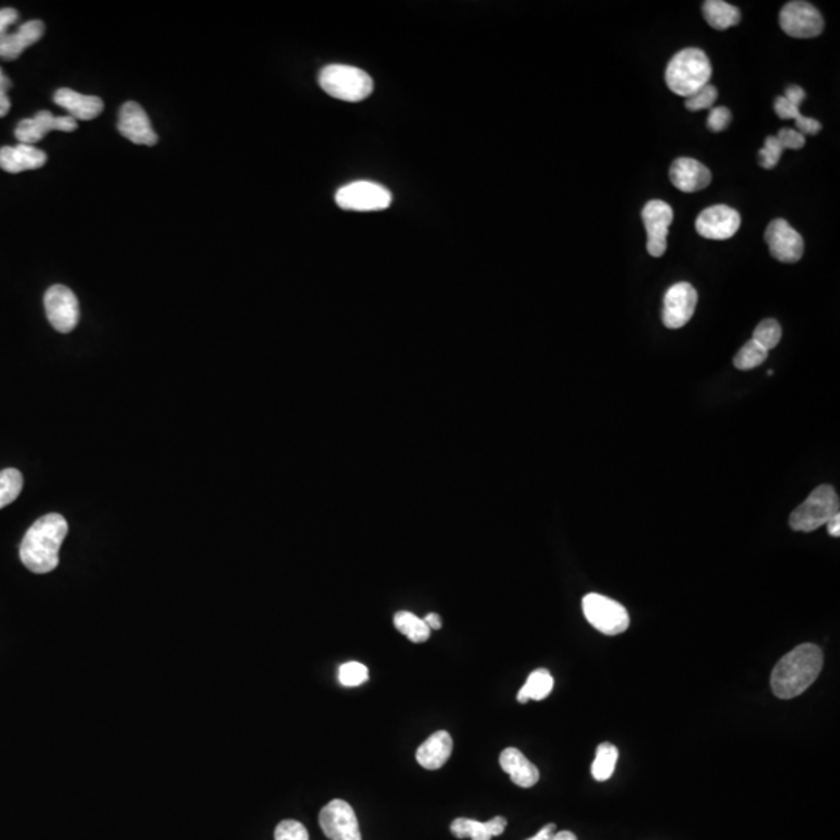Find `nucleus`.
<instances>
[{"mask_svg":"<svg viewBox=\"0 0 840 840\" xmlns=\"http://www.w3.org/2000/svg\"><path fill=\"white\" fill-rule=\"evenodd\" d=\"M66 518L60 514H47L38 518L21 543L22 564L36 574H46L60 564V548L66 539Z\"/></svg>","mask_w":840,"mask_h":840,"instance_id":"obj_1","label":"nucleus"},{"mask_svg":"<svg viewBox=\"0 0 840 840\" xmlns=\"http://www.w3.org/2000/svg\"><path fill=\"white\" fill-rule=\"evenodd\" d=\"M822 668V649L816 644H800L775 665L770 676L772 691L778 699H794L816 682Z\"/></svg>","mask_w":840,"mask_h":840,"instance_id":"obj_2","label":"nucleus"},{"mask_svg":"<svg viewBox=\"0 0 840 840\" xmlns=\"http://www.w3.org/2000/svg\"><path fill=\"white\" fill-rule=\"evenodd\" d=\"M711 74L713 69L707 53L690 47L672 56L666 66L665 80L672 94L688 98L710 84Z\"/></svg>","mask_w":840,"mask_h":840,"instance_id":"obj_3","label":"nucleus"},{"mask_svg":"<svg viewBox=\"0 0 840 840\" xmlns=\"http://www.w3.org/2000/svg\"><path fill=\"white\" fill-rule=\"evenodd\" d=\"M319 86L330 97L357 103L374 91V81L364 70L346 64H330L319 72Z\"/></svg>","mask_w":840,"mask_h":840,"instance_id":"obj_4","label":"nucleus"},{"mask_svg":"<svg viewBox=\"0 0 840 840\" xmlns=\"http://www.w3.org/2000/svg\"><path fill=\"white\" fill-rule=\"evenodd\" d=\"M839 511L840 504L836 489L823 484L812 490L809 497L792 512L789 525L794 531H816L830 522L831 518L836 517Z\"/></svg>","mask_w":840,"mask_h":840,"instance_id":"obj_5","label":"nucleus"},{"mask_svg":"<svg viewBox=\"0 0 840 840\" xmlns=\"http://www.w3.org/2000/svg\"><path fill=\"white\" fill-rule=\"evenodd\" d=\"M582 612L588 623L604 635H620L629 629L626 607L598 593H588L582 599Z\"/></svg>","mask_w":840,"mask_h":840,"instance_id":"obj_6","label":"nucleus"},{"mask_svg":"<svg viewBox=\"0 0 840 840\" xmlns=\"http://www.w3.org/2000/svg\"><path fill=\"white\" fill-rule=\"evenodd\" d=\"M341 209L371 212L388 209L392 196L386 187L371 181H357L341 187L335 196Z\"/></svg>","mask_w":840,"mask_h":840,"instance_id":"obj_7","label":"nucleus"},{"mask_svg":"<svg viewBox=\"0 0 840 840\" xmlns=\"http://www.w3.org/2000/svg\"><path fill=\"white\" fill-rule=\"evenodd\" d=\"M780 27L792 38L809 39L822 35L825 22L814 5L794 0L781 8Z\"/></svg>","mask_w":840,"mask_h":840,"instance_id":"obj_8","label":"nucleus"},{"mask_svg":"<svg viewBox=\"0 0 840 840\" xmlns=\"http://www.w3.org/2000/svg\"><path fill=\"white\" fill-rule=\"evenodd\" d=\"M47 318L53 329L60 333H69L80 321V304L77 296L64 285H53L44 296Z\"/></svg>","mask_w":840,"mask_h":840,"instance_id":"obj_9","label":"nucleus"},{"mask_svg":"<svg viewBox=\"0 0 840 840\" xmlns=\"http://www.w3.org/2000/svg\"><path fill=\"white\" fill-rule=\"evenodd\" d=\"M319 825L330 840H361L354 808L340 798L332 800L321 809Z\"/></svg>","mask_w":840,"mask_h":840,"instance_id":"obj_10","label":"nucleus"},{"mask_svg":"<svg viewBox=\"0 0 840 840\" xmlns=\"http://www.w3.org/2000/svg\"><path fill=\"white\" fill-rule=\"evenodd\" d=\"M648 243L646 249L652 257H662L668 248L669 226L674 221V210L665 201H649L641 212Z\"/></svg>","mask_w":840,"mask_h":840,"instance_id":"obj_11","label":"nucleus"},{"mask_svg":"<svg viewBox=\"0 0 840 840\" xmlns=\"http://www.w3.org/2000/svg\"><path fill=\"white\" fill-rule=\"evenodd\" d=\"M764 240L769 246L770 254L778 262L797 263L803 257L805 242L802 235L798 234L783 218L770 221Z\"/></svg>","mask_w":840,"mask_h":840,"instance_id":"obj_12","label":"nucleus"},{"mask_svg":"<svg viewBox=\"0 0 840 840\" xmlns=\"http://www.w3.org/2000/svg\"><path fill=\"white\" fill-rule=\"evenodd\" d=\"M697 301L699 296L693 285L688 282L672 285L663 299V324L668 329H682L693 318Z\"/></svg>","mask_w":840,"mask_h":840,"instance_id":"obj_13","label":"nucleus"},{"mask_svg":"<svg viewBox=\"0 0 840 840\" xmlns=\"http://www.w3.org/2000/svg\"><path fill=\"white\" fill-rule=\"evenodd\" d=\"M741 217L738 210L718 204L702 210L696 218L697 234L708 240H728L738 232Z\"/></svg>","mask_w":840,"mask_h":840,"instance_id":"obj_14","label":"nucleus"},{"mask_svg":"<svg viewBox=\"0 0 840 840\" xmlns=\"http://www.w3.org/2000/svg\"><path fill=\"white\" fill-rule=\"evenodd\" d=\"M77 120L70 116H53L50 111L36 112L32 119H24L19 122L16 128V139L24 145H33L42 137L47 136L50 131H63V133H72L77 130Z\"/></svg>","mask_w":840,"mask_h":840,"instance_id":"obj_15","label":"nucleus"},{"mask_svg":"<svg viewBox=\"0 0 840 840\" xmlns=\"http://www.w3.org/2000/svg\"><path fill=\"white\" fill-rule=\"evenodd\" d=\"M119 131L123 137L137 145L158 144V134L151 126L150 117L139 103L126 102L120 109Z\"/></svg>","mask_w":840,"mask_h":840,"instance_id":"obj_16","label":"nucleus"},{"mask_svg":"<svg viewBox=\"0 0 840 840\" xmlns=\"http://www.w3.org/2000/svg\"><path fill=\"white\" fill-rule=\"evenodd\" d=\"M672 186L680 192L694 193L707 189L711 182L710 168L691 158H679L669 168Z\"/></svg>","mask_w":840,"mask_h":840,"instance_id":"obj_17","label":"nucleus"},{"mask_svg":"<svg viewBox=\"0 0 840 840\" xmlns=\"http://www.w3.org/2000/svg\"><path fill=\"white\" fill-rule=\"evenodd\" d=\"M44 32H46L44 22L38 19L25 22L16 32L8 33L4 38H0V58L5 61L18 60L25 49L36 44L44 36Z\"/></svg>","mask_w":840,"mask_h":840,"instance_id":"obj_18","label":"nucleus"},{"mask_svg":"<svg viewBox=\"0 0 840 840\" xmlns=\"http://www.w3.org/2000/svg\"><path fill=\"white\" fill-rule=\"evenodd\" d=\"M53 102L69 112L75 120H92L103 111V100L95 95H83L72 89H58L53 95Z\"/></svg>","mask_w":840,"mask_h":840,"instance_id":"obj_19","label":"nucleus"},{"mask_svg":"<svg viewBox=\"0 0 840 840\" xmlns=\"http://www.w3.org/2000/svg\"><path fill=\"white\" fill-rule=\"evenodd\" d=\"M47 162V154L33 145L19 144L16 147L0 148V168L7 173H21L41 168Z\"/></svg>","mask_w":840,"mask_h":840,"instance_id":"obj_20","label":"nucleus"},{"mask_svg":"<svg viewBox=\"0 0 840 840\" xmlns=\"http://www.w3.org/2000/svg\"><path fill=\"white\" fill-rule=\"evenodd\" d=\"M500 766L520 788H532L539 781L540 774L537 766L515 747L504 749L500 755Z\"/></svg>","mask_w":840,"mask_h":840,"instance_id":"obj_21","label":"nucleus"},{"mask_svg":"<svg viewBox=\"0 0 840 840\" xmlns=\"http://www.w3.org/2000/svg\"><path fill=\"white\" fill-rule=\"evenodd\" d=\"M453 739L445 730L433 733L427 741L420 744L416 752V760L420 766L428 770H438L447 763L452 755Z\"/></svg>","mask_w":840,"mask_h":840,"instance_id":"obj_22","label":"nucleus"},{"mask_svg":"<svg viewBox=\"0 0 840 840\" xmlns=\"http://www.w3.org/2000/svg\"><path fill=\"white\" fill-rule=\"evenodd\" d=\"M508 826V820L504 817H494L489 822H478V820L459 817L450 825V831L458 839L470 840H492V837L501 836Z\"/></svg>","mask_w":840,"mask_h":840,"instance_id":"obj_23","label":"nucleus"},{"mask_svg":"<svg viewBox=\"0 0 840 840\" xmlns=\"http://www.w3.org/2000/svg\"><path fill=\"white\" fill-rule=\"evenodd\" d=\"M704 18L714 30H727L741 22V11L722 0H707L704 2Z\"/></svg>","mask_w":840,"mask_h":840,"instance_id":"obj_24","label":"nucleus"},{"mask_svg":"<svg viewBox=\"0 0 840 840\" xmlns=\"http://www.w3.org/2000/svg\"><path fill=\"white\" fill-rule=\"evenodd\" d=\"M554 679L546 669H536L529 674L528 680L518 691L517 700L526 704L528 700H543L553 691Z\"/></svg>","mask_w":840,"mask_h":840,"instance_id":"obj_25","label":"nucleus"},{"mask_svg":"<svg viewBox=\"0 0 840 840\" xmlns=\"http://www.w3.org/2000/svg\"><path fill=\"white\" fill-rule=\"evenodd\" d=\"M394 626L400 634L405 635L413 643H425L431 635L430 627L425 624V621L420 620L419 616L414 615V613L406 612V610L394 615Z\"/></svg>","mask_w":840,"mask_h":840,"instance_id":"obj_26","label":"nucleus"},{"mask_svg":"<svg viewBox=\"0 0 840 840\" xmlns=\"http://www.w3.org/2000/svg\"><path fill=\"white\" fill-rule=\"evenodd\" d=\"M620 752L610 742H602L596 749L595 761L592 764V775L596 781H607L612 778L618 763Z\"/></svg>","mask_w":840,"mask_h":840,"instance_id":"obj_27","label":"nucleus"},{"mask_svg":"<svg viewBox=\"0 0 840 840\" xmlns=\"http://www.w3.org/2000/svg\"><path fill=\"white\" fill-rule=\"evenodd\" d=\"M24 487V476L18 469H5L0 472V509L18 500Z\"/></svg>","mask_w":840,"mask_h":840,"instance_id":"obj_28","label":"nucleus"},{"mask_svg":"<svg viewBox=\"0 0 840 840\" xmlns=\"http://www.w3.org/2000/svg\"><path fill=\"white\" fill-rule=\"evenodd\" d=\"M767 355H769V352L764 347H761L756 341L750 340L735 355L733 364L739 371H750V369L761 366L767 360Z\"/></svg>","mask_w":840,"mask_h":840,"instance_id":"obj_29","label":"nucleus"},{"mask_svg":"<svg viewBox=\"0 0 840 840\" xmlns=\"http://www.w3.org/2000/svg\"><path fill=\"white\" fill-rule=\"evenodd\" d=\"M753 341L769 352L775 349L781 341V326L775 319H764L753 332Z\"/></svg>","mask_w":840,"mask_h":840,"instance_id":"obj_30","label":"nucleus"},{"mask_svg":"<svg viewBox=\"0 0 840 840\" xmlns=\"http://www.w3.org/2000/svg\"><path fill=\"white\" fill-rule=\"evenodd\" d=\"M338 679L343 686H360L364 682H368L369 671L360 662L344 663L340 672H338Z\"/></svg>","mask_w":840,"mask_h":840,"instance_id":"obj_31","label":"nucleus"},{"mask_svg":"<svg viewBox=\"0 0 840 840\" xmlns=\"http://www.w3.org/2000/svg\"><path fill=\"white\" fill-rule=\"evenodd\" d=\"M716 98H718V89L714 88L713 84H707L686 98L685 106L691 112L710 109L716 102Z\"/></svg>","mask_w":840,"mask_h":840,"instance_id":"obj_32","label":"nucleus"},{"mask_svg":"<svg viewBox=\"0 0 840 840\" xmlns=\"http://www.w3.org/2000/svg\"><path fill=\"white\" fill-rule=\"evenodd\" d=\"M274 840H310L307 828L298 820H282L274 831Z\"/></svg>","mask_w":840,"mask_h":840,"instance_id":"obj_33","label":"nucleus"},{"mask_svg":"<svg viewBox=\"0 0 840 840\" xmlns=\"http://www.w3.org/2000/svg\"><path fill=\"white\" fill-rule=\"evenodd\" d=\"M784 148L781 147L780 142H778L777 137L769 136L764 142L763 150L758 153V161H760V165L766 170H770V168H774L775 165L780 162L781 154H783Z\"/></svg>","mask_w":840,"mask_h":840,"instance_id":"obj_34","label":"nucleus"},{"mask_svg":"<svg viewBox=\"0 0 840 840\" xmlns=\"http://www.w3.org/2000/svg\"><path fill=\"white\" fill-rule=\"evenodd\" d=\"M730 123H732V112H730V109L725 108V106H718V108L711 109L707 122L710 131L721 133V131L727 130Z\"/></svg>","mask_w":840,"mask_h":840,"instance_id":"obj_35","label":"nucleus"},{"mask_svg":"<svg viewBox=\"0 0 840 840\" xmlns=\"http://www.w3.org/2000/svg\"><path fill=\"white\" fill-rule=\"evenodd\" d=\"M775 137H777L784 150H800V148L805 147V136H802L798 131L791 130V128H783V130L778 131Z\"/></svg>","mask_w":840,"mask_h":840,"instance_id":"obj_36","label":"nucleus"},{"mask_svg":"<svg viewBox=\"0 0 840 840\" xmlns=\"http://www.w3.org/2000/svg\"><path fill=\"white\" fill-rule=\"evenodd\" d=\"M775 112H777V116L780 119L788 120V119H798V117L802 116V112H800V106L792 105L789 100H786L784 97L775 98V105H774Z\"/></svg>","mask_w":840,"mask_h":840,"instance_id":"obj_37","label":"nucleus"},{"mask_svg":"<svg viewBox=\"0 0 840 840\" xmlns=\"http://www.w3.org/2000/svg\"><path fill=\"white\" fill-rule=\"evenodd\" d=\"M795 123H797V130L795 131H798L802 136H816L822 130V123L817 122L816 119H811V117L800 116L795 119Z\"/></svg>","mask_w":840,"mask_h":840,"instance_id":"obj_38","label":"nucleus"},{"mask_svg":"<svg viewBox=\"0 0 840 840\" xmlns=\"http://www.w3.org/2000/svg\"><path fill=\"white\" fill-rule=\"evenodd\" d=\"M11 88V81L0 69V117L7 116L10 112L11 102L8 98V89Z\"/></svg>","mask_w":840,"mask_h":840,"instance_id":"obj_39","label":"nucleus"},{"mask_svg":"<svg viewBox=\"0 0 840 840\" xmlns=\"http://www.w3.org/2000/svg\"><path fill=\"white\" fill-rule=\"evenodd\" d=\"M18 19V10H14V8H2L0 10V38L8 35V27Z\"/></svg>","mask_w":840,"mask_h":840,"instance_id":"obj_40","label":"nucleus"},{"mask_svg":"<svg viewBox=\"0 0 840 840\" xmlns=\"http://www.w3.org/2000/svg\"><path fill=\"white\" fill-rule=\"evenodd\" d=\"M783 97L786 98V100H789L792 105L800 106L806 98V92L803 91V88L797 86V84H792V86H789V88L786 89Z\"/></svg>","mask_w":840,"mask_h":840,"instance_id":"obj_41","label":"nucleus"},{"mask_svg":"<svg viewBox=\"0 0 840 840\" xmlns=\"http://www.w3.org/2000/svg\"><path fill=\"white\" fill-rule=\"evenodd\" d=\"M554 833H556V825L550 823V825L543 826L536 836L529 837L526 840H550Z\"/></svg>","mask_w":840,"mask_h":840,"instance_id":"obj_42","label":"nucleus"},{"mask_svg":"<svg viewBox=\"0 0 840 840\" xmlns=\"http://www.w3.org/2000/svg\"><path fill=\"white\" fill-rule=\"evenodd\" d=\"M425 624L430 627V630H439L442 627L441 616L438 613H428L424 618Z\"/></svg>","mask_w":840,"mask_h":840,"instance_id":"obj_43","label":"nucleus"},{"mask_svg":"<svg viewBox=\"0 0 840 840\" xmlns=\"http://www.w3.org/2000/svg\"><path fill=\"white\" fill-rule=\"evenodd\" d=\"M826 528H828V534H830L831 537H839L840 514H837L836 517L831 518L830 522L826 523Z\"/></svg>","mask_w":840,"mask_h":840,"instance_id":"obj_44","label":"nucleus"},{"mask_svg":"<svg viewBox=\"0 0 840 840\" xmlns=\"http://www.w3.org/2000/svg\"><path fill=\"white\" fill-rule=\"evenodd\" d=\"M550 840H578L571 831H556Z\"/></svg>","mask_w":840,"mask_h":840,"instance_id":"obj_45","label":"nucleus"}]
</instances>
